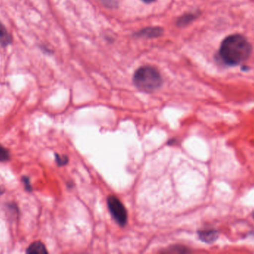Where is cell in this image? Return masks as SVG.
Masks as SVG:
<instances>
[{
    "instance_id": "6da1fadb",
    "label": "cell",
    "mask_w": 254,
    "mask_h": 254,
    "mask_svg": "<svg viewBox=\"0 0 254 254\" xmlns=\"http://www.w3.org/2000/svg\"><path fill=\"white\" fill-rule=\"evenodd\" d=\"M252 44L245 36L240 34H231L224 39L219 48L221 60L228 66L243 64L250 58Z\"/></svg>"
},
{
    "instance_id": "7a4b0ae2",
    "label": "cell",
    "mask_w": 254,
    "mask_h": 254,
    "mask_svg": "<svg viewBox=\"0 0 254 254\" xmlns=\"http://www.w3.org/2000/svg\"><path fill=\"white\" fill-rule=\"evenodd\" d=\"M133 82L137 89L149 92L161 87L163 81L156 69L146 66L136 70L133 76Z\"/></svg>"
},
{
    "instance_id": "3957f363",
    "label": "cell",
    "mask_w": 254,
    "mask_h": 254,
    "mask_svg": "<svg viewBox=\"0 0 254 254\" xmlns=\"http://www.w3.org/2000/svg\"><path fill=\"white\" fill-rule=\"evenodd\" d=\"M109 210L116 222L122 227H125L127 223V212L122 201L117 197L109 196L107 199Z\"/></svg>"
},
{
    "instance_id": "277c9868",
    "label": "cell",
    "mask_w": 254,
    "mask_h": 254,
    "mask_svg": "<svg viewBox=\"0 0 254 254\" xmlns=\"http://www.w3.org/2000/svg\"><path fill=\"white\" fill-rule=\"evenodd\" d=\"M198 234L200 240L208 244L215 243L219 237V233L216 230H203L198 231Z\"/></svg>"
},
{
    "instance_id": "5b68a950",
    "label": "cell",
    "mask_w": 254,
    "mask_h": 254,
    "mask_svg": "<svg viewBox=\"0 0 254 254\" xmlns=\"http://www.w3.org/2000/svg\"><path fill=\"white\" fill-rule=\"evenodd\" d=\"M163 31L158 27H149L138 31L135 34L138 37H145V38H152V37H159L162 34Z\"/></svg>"
},
{
    "instance_id": "8992f818",
    "label": "cell",
    "mask_w": 254,
    "mask_h": 254,
    "mask_svg": "<svg viewBox=\"0 0 254 254\" xmlns=\"http://www.w3.org/2000/svg\"><path fill=\"white\" fill-rule=\"evenodd\" d=\"M26 253L30 254H48V252L43 243H40V242H36L28 248Z\"/></svg>"
},
{
    "instance_id": "52a82bcc",
    "label": "cell",
    "mask_w": 254,
    "mask_h": 254,
    "mask_svg": "<svg viewBox=\"0 0 254 254\" xmlns=\"http://www.w3.org/2000/svg\"><path fill=\"white\" fill-rule=\"evenodd\" d=\"M12 42V37L5 27L0 22V44L2 46H7Z\"/></svg>"
},
{
    "instance_id": "ba28073f",
    "label": "cell",
    "mask_w": 254,
    "mask_h": 254,
    "mask_svg": "<svg viewBox=\"0 0 254 254\" xmlns=\"http://www.w3.org/2000/svg\"><path fill=\"white\" fill-rule=\"evenodd\" d=\"M195 16L193 13H188V14L184 15L182 17L179 18V20L177 21V25L179 26H184L186 25L187 24L190 23L191 21L195 19Z\"/></svg>"
},
{
    "instance_id": "9c48e42d",
    "label": "cell",
    "mask_w": 254,
    "mask_h": 254,
    "mask_svg": "<svg viewBox=\"0 0 254 254\" xmlns=\"http://www.w3.org/2000/svg\"><path fill=\"white\" fill-rule=\"evenodd\" d=\"M55 157H56L57 164H58V165L60 166V167H61V166L66 165V164H68V157L61 156V155H58V154L55 155Z\"/></svg>"
},
{
    "instance_id": "30bf717a",
    "label": "cell",
    "mask_w": 254,
    "mask_h": 254,
    "mask_svg": "<svg viewBox=\"0 0 254 254\" xmlns=\"http://www.w3.org/2000/svg\"><path fill=\"white\" fill-rule=\"evenodd\" d=\"M9 158H10V156H9L8 152L2 146H0V162L7 161Z\"/></svg>"
},
{
    "instance_id": "8fae6325",
    "label": "cell",
    "mask_w": 254,
    "mask_h": 254,
    "mask_svg": "<svg viewBox=\"0 0 254 254\" xmlns=\"http://www.w3.org/2000/svg\"><path fill=\"white\" fill-rule=\"evenodd\" d=\"M170 250H172V253H176V252H178V253H186V252H188L186 249L182 247H174Z\"/></svg>"
},
{
    "instance_id": "7c38bea8",
    "label": "cell",
    "mask_w": 254,
    "mask_h": 254,
    "mask_svg": "<svg viewBox=\"0 0 254 254\" xmlns=\"http://www.w3.org/2000/svg\"><path fill=\"white\" fill-rule=\"evenodd\" d=\"M22 180H23V182L24 183H25V188H26L27 190H31V186H30L29 178L24 177L23 178H22Z\"/></svg>"
},
{
    "instance_id": "4fadbf2b",
    "label": "cell",
    "mask_w": 254,
    "mask_h": 254,
    "mask_svg": "<svg viewBox=\"0 0 254 254\" xmlns=\"http://www.w3.org/2000/svg\"><path fill=\"white\" fill-rule=\"evenodd\" d=\"M143 1L146 3H150V2H152V1H155V0H143Z\"/></svg>"
},
{
    "instance_id": "5bb4252c",
    "label": "cell",
    "mask_w": 254,
    "mask_h": 254,
    "mask_svg": "<svg viewBox=\"0 0 254 254\" xmlns=\"http://www.w3.org/2000/svg\"><path fill=\"white\" fill-rule=\"evenodd\" d=\"M3 192H4V190H3V189H1V187H0V195H1V194L3 193Z\"/></svg>"
},
{
    "instance_id": "9a60e30c",
    "label": "cell",
    "mask_w": 254,
    "mask_h": 254,
    "mask_svg": "<svg viewBox=\"0 0 254 254\" xmlns=\"http://www.w3.org/2000/svg\"><path fill=\"white\" fill-rule=\"evenodd\" d=\"M253 216H254V213H253Z\"/></svg>"
}]
</instances>
